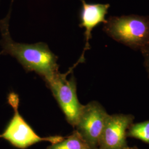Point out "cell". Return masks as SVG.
I'll return each instance as SVG.
<instances>
[{
    "instance_id": "1",
    "label": "cell",
    "mask_w": 149,
    "mask_h": 149,
    "mask_svg": "<svg viewBox=\"0 0 149 149\" xmlns=\"http://www.w3.org/2000/svg\"><path fill=\"white\" fill-rule=\"evenodd\" d=\"M11 10L5 18L0 20L2 54H9L16 58L26 71H34L45 79L58 72V57L50 50L46 43H17L11 37L9 22Z\"/></svg>"
},
{
    "instance_id": "2",
    "label": "cell",
    "mask_w": 149,
    "mask_h": 149,
    "mask_svg": "<svg viewBox=\"0 0 149 149\" xmlns=\"http://www.w3.org/2000/svg\"><path fill=\"white\" fill-rule=\"evenodd\" d=\"M107 34L128 47L140 50L149 44V18L131 15L111 17L104 24Z\"/></svg>"
},
{
    "instance_id": "3",
    "label": "cell",
    "mask_w": 149,
    "mask_h": 149,
    "mask_svg": "<svg viewBox=\"0 0 149 149\" xmlns=\"http://www.w3.org/2000/svg\"><path fill=\"white\" fill-rule=\"evenodd\" d=\"M79 64L77 62L65 74L58 71L44 79L64 112L67 121L74 127L77 124L84 105L79 101L74 76L72 75L70 79H67V76Z\"/></svg>"
},
{
    "instance_id": "4",
    "label": "cell",
    "mask_w": 149,
    "mask_h": 149,
    "mask_svg": "<svg viewBox=\"0 0 149 149\" xmlns=\"http://www.w3.org/2000/svg\"><path fill=\"white\" fill-rule=\"evenodd\" d=\"M8 103L14 109V115L0 138L9 141L13 146L18 149H26L34 144L41 141H48L55 144L62 141L65 137L55 135L41 137L36 133L18 112L19 96L12 92L8 96Z\"/></svg>"
},
{
    "instance_id": "5",
    "label": "cell",
    "mask_w": 149,
    "mask_h": 149,
    "mask_svg": "<svg viewBox=\"0 0 149 149\" xmlns=\"http://www.w3.org/2000/svg\"><path fill=\"white\" fill-rule=\"evenodd\" d=\"M109 114L97 101L84 105L75 130L92 149H98L103 130Z\"/></svg>"
},
{
    "instance_id": "6",
    "label": "cell",
    "mask_w": 149,
    "mask_h": 149,
    "mask_svg": "<svg viewBox=\"0 0 149 149\" xmlns=\"http://www.w3.org/2000/svg\"><path fill=\"white\" fill-rule=\"evenodd\" d=\"M134 118L131 114H109L100 139L98 149H127V131L133 124Z\"/></svg>"
},
{
    "instance_id": "7",
    "label": "cell",
    "mask_w": 149,
    "mask_h": 149,
    "mask_svg": "<svg viewBox=\"0 0 149 149\" xmlns=\"http://www.w3.org/2000/svg\"><path fill=\"white\" fill-rule=\"evenodd\" d=\"M82 7L80 11V27L84 28L86 44L81 56L84 57L86 50L90 49L89 40L92 30L101 23H106V16L110 5L108 3H88L85 0H81Z\"/></svg>"
},
{
    "instance_id": "8",
    "label": "cell",
    "mask_w": 149,
    "mask_h": 149,
    "mask_svg": "<svg viewBox=\"0 0 149 149\" xmlns=\"http://www.w3.org/2000/svg\"><path fill=\"white\" fill-rule=\"evenodd\" d=\"M45 149H92L79 133L74 130L60 142L52 144Z\"/></svg>"
},
{
    "instance_id": "9",
    "label": "cell",
    "mask_w": 149,
    "mask_h": 149,
    "mask_svg": "<svg viewBox=\"0 0 149 149\" xmlns=\"http://www.w3.org/2000/svg\"><path fill=\"white\" fill-rule=\"evenodd\" d=\"M127 137L136 139L149 144V119L133 123L128 129Z\"/></svg>"
},
{
    "instance_id": "10",
    "label": "cell",
    "mask_w": 149,
    "mask_h": 149,
    "mask_svg": "<svg viewBox=\"0 0 149 149\" xmlns=\"http://www.w3.org/2000/svg\"><path fill=\"white\" fill-rule=\"evenodd\" d=\"M140 51L144 57V66L149 77V44Z\"/></svg>"
},
{
    "instance_id": "11",
    "label": "cell",
    "mask_w": 149,
    "mask_h": 149,
    "mask_svg": "<svg viewBox=\"0 0 149 149\" xmlns=\"http://www.w3.org/2000/svg\"><path fill=\"white\" fill-rule=\"evenodd\" d=\"M140 149L139 148H138L137 146H133V147H130V146H129L127 149Z\"/></svg>"
}]
</instances>
